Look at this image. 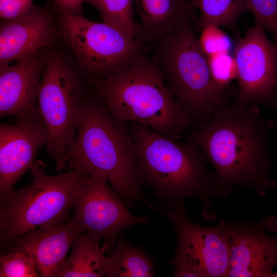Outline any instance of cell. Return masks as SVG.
I'll list each match as a JSON object with an SVG mask.
<instances>
[{"label":"cell","mask_w":277,"mask_h":277,"mask_svg":"<svg viewBox=\"0 0 277 277\" xmlns=\"http://www.w3.org/2000/svg\"><path fill=\"white\" fill-rule=\"evenodd\" d=\"M188 6L200 11L197 27L202 31L210 27L234 30L241 15L248 10L246 0H189Z\"/></svg>","instance_id":"cell-20"},{"label":"cell","mask_w":277,"mask_h":277,"mask_svg":"<svg viewBox=\"0 0 277 277\" xmlns=\"http://www.w3.org/2000/svg\"><path fill=\"white\" fill-rule=\"evenodd\" d=\"M134 0H85L97 8L103 23L121 31L127 36L136 38L138 26L133 17Z\"/></svg>","instance_id":"cell-21"},{"label":"cell","mask_w":277,"mask_h":277,"mask_svg":"<svg viewBox=\"0 0 277 277\" xmlns=\"http://www.w3.org/2000/svg\"><path fill=\"white\" fill-rule=\"evenodd\" d=\"M140 17L136 39L157 41L190 17L186 0H134Z\"/></svg>","instance_id":"cell-17"},{"label":"cell","mask_w":277,"mask_h":277,"mask_svg":"<svg viewBox=\"0 0 277 277\" xmlns=\"http://www.w3.org/2000/svg\"><path fill=\"white\" fill-rule=\"evenodd\" d=\"M83 101L72 70L58 57L47 60L37 103L48 130L47 151L58 171L69 169L68 153L80 123Z\"/></svg>","instance_id":"cell-7"},{"label":"cell","mask_w":277,"mask_h":277,"mask_svg":"<svg viewBox=\"0 0 277 277\" xmlns=\"http://www.w3.org/2000/svg\"><path fill=\"white\" fill-rule=\"evenodd\" d=\"M1 277H38L34 261L24 251L9 249L0 258Z\"/></svg>","instance_id":"cell-22"},{"label":"cell","mask_w":277,"mask_h":277,"mask_svg":"<svg viewBox=\"0 0 277 277\" xmlns=\"http://www.w3.org/2000/svg\"><path fill=\"white\" fill-rule=\"evenodd\" d=\"M189 18L156 41L154 60L168 89L181 104L190 123L198 126L207 121L219 107L229 104L231 95L230 91L223 89L215 82L209 56Z\"/></svg>","instance_id":"cell-5"},{"label":"cell","mask_w":277,"mask_h":277,"mask_svg":"<svg viewBox=\"0 0 277 277\" xmlns=\"http://www.w3.org/2000/svg\"><path fill=\"white\" fill-rule=\"evenodd\" d=\"M71 220L31 230L15 240L9 249L24 251L32 257L39 276L58 277L69 249L81 233Z\"/></svg>","instance_id":"cell-14"},{"label":"cell","mask_w":277,"mask_h":277,"mask_svg":"<svg viewBox=\"0 0 277 277\" xmlns=\"http://www.w3.org/2000/svg\"><path fill=\"white\" fill-rule=\"evenodd\" d=\"M255 24L268 31L277 44V0H246Z\"/></svg>","instance_id":"cell-23"},{"label":"cell","mask_w":277,"mask_h":277,"mask_svg":"<svg viewBox=\"0 0 277 277\" xmlns=\"http://www.w3.org/2000/svg\"><path fill=\"white\" fill-rule=\"evenodd\" d=\"M176 234L170 264L175 277H227L229 246L226 223L213 227L197 225L187 216L184 205L168 214Z\"/></svg>","instance_id":"cell-10"},{"label":"cell","mask_w":277,"mask_h":277,"mask_svg":"<svg viewBox=\"0 0 277 277\" xmlns=\"http://www.w3.org/2000/svg\"><path fill=\"white\" fill-rule=\"evenodd\" d=\"M45 167L41 161H35L30 169L31 182L1 199L0 236L5 247L10 248L31 230L71 218L69 211L84 173L72 170L51 175Z\"/></svg>","instance_id":"cell-6"},{"label":"cell","mask_w":277,"mask_h":277,"mask_svg":"<svg viewBox=\"0 0 277 277\" xmlns=\"http://www.w3.org/2000/svg\"><path fill=\"white\" fill-rule=\"evenodd\" d=\"M108 183L100 174L84 173L74 196L71 220L80 233L103 240L105 253L113 250L123 230L150 220L130 213Z\"/></svg>","instance_id":"cell-9"},{"label":"cell","mask_w":277,"mask_h":277,"mask_svg":"<svg viewBox=\"0 0 277 277\" xmlns=\"http://www.w3.org/2000/svg\"><path fill=\"white\" fill-rule=\"evenodd\" d=\"M274 218L257 223H226L229 246L228 277L273 276L277 264V236L266 229L276 225Z\"/></svg>","instance_id":"cell-13"},{"label":"cell","mask_w":277,"mask_h":277,"mask_svg":"<svg viewBox=\"0 0 277 277\" xmlns=\"http://www.w3.org/2000/svg\"><path fill=\"white\" fill-rule=\"evenodd\" d=\"M69 169L103 175L129 209L141 202L156 206L144 195L134 156V146L125 124L116 121L103 102L83 101L82 113L68 153Z\"/></svg>","instance_id":"cell-3"},{"label":"cell","mask_w":277,"mask_h":277,"mask_svg":"<svg viewBox=\"0 0 277 277\" xmlns=\"http://www.w3.org/2000/svg\"><path fill=\"white\" fill-rule=\"evenodd\" d=\"M39 10L33 0H0V15L4 21L20 19Z\"/></svg>","instance_id":"cell-25"},{"label":"cell","mask_w":277,"mask_h":277,"mask_svg":"<svg viewBox=\"0 0 277 277\" xmlns=\"http://www.w3.org/2000/svg\"><path fill=\"white\" fill-rule=\"evenodd\" d=\"M48 133L38 111L17 117L14 124L0 125V196L4 198L30 170Z\"/></svg>","instance_id":"cell-12"},{"label":"cell","mask_w":277,"mask_h":277,"mask_svg":"<svg viewBox=\"0 0 277 277\" xmlns=\"http://www.w3.org/2000/svg\"><path fill=\"white\" fill-rule=\"evenodd\" d=\"M154 264L141 248L131 245L123 236L117 240L106 256L104 276L108 277H152Z\"/></svg>","instance_id":"cell-19"},{"label":"cell","mask_w":277,"mask_h":277,"mask_svg":"<svg viewBox=\"0 0 277 277\" xmlns=\"http://www.w3.org/2000/svg\"><path fill=\"white\" fill-rule=\"evenodd\" d=\"M130 123L140 180L154 194L162 212L176 211L189 197L199 199L209 208L211 197L229 193L209 170L207 158L193 142L180 143L143 124Z\"/></svg>","instance_id":"cell-2"},{"label":"cell","mask_w":277,"mask_h":277,"mask_svg":"<svg viewBox=\"0 0 277 277\" xmlns=\"http://www.w3.org/2000/svg\"><path fill=\"white\" fill-rule=\"evenodd\" d=\"M58 277H102L104 276L106 256L100 241L86 232L79 233L72 245Z\"/></svg>","instance_id":"cell-18"},{"label":"cell","mask_w":277,"mask_h":277,"mask_svg":"<svg viewBox=\"0 0 277 277\" xmlns=\"http://www.w3.org/2000/svg\"><path fill=\"white\" fill-rule=\"evenodd\" d=\"M239 88L237 101L277 110V44L258 24L239 39L234 53Z\"/></svg>","instance_id":"cell-11"},{"label":"cell","mask_w":277,"mask_h":277,"mask_svg":"<svg viewBox=\"0 0 277 277\" xmlns=\"http://www.w3.org/2000/svg\"><path fill=\"white\" fill-rule=\"evenodd\" d=\"M209 61L215 82L223 89L230 91L229 83L236 77L234 59L225 52H220L209 57Z\"/></svg>","instance_id":"cell-24"},{"label":"cell","mask_w":277,"mask_h":277,"mask_svg":"<svg viewBox=\"0 0 277 277\" xmlns=\"http://www.w3.org/2000/svg\"><path fill=\"white\" fill-rule=\"evenodd\" d=\"M4 22L0 30V65L34 55L53 42L55 30L47 9H39L20 19Z\"/></svg>","instance_id":"cell-16"},{"label":"cell","mask_w":277,"mask_h":277,"mask_svg":"<svg viewBox=\"0 0 277 277\" xmlns=\"http://www.w3.org/2000/svg\"><path fill=\"white\" fill-rule=\"evenodd\" d=\"M60 22L64 39L93 80L124 67L142 52V43L105 23L62 11Z\"/></svg>","instance_id":"cell-8"},{"label":"cell","mask_w":277,"mask_h":277,"mask_svg":"<svg viewBox=\"0 0 277 277\" xmlns=\"http://www.w3.org/2000/svg\"><path fill=\"white\" fill-rule=\"evenodd\" d=\"M47 61L37 53L13 65H0V115L20 117L37 111L41 77Z\"/></svg>","instance_id":"cell-15"},{"label":"cell","mask_w":277,"mask_h":277,"mask_svg":"<svg viewBox=\"0 0 277 277\" xmlns=\"http://www.w3.org/2000/svg\"><path fill=\"white\" fill-rule=\"evenodd\" d=\"M247 2V1H246Z\"/></svg>","instance_id":"cell-28"},{"label":"cell","mask_w":277,"mask_h":277,"mask_svg":"<svg viewBox=\"0 0 277 277\" xmlns=\"http://www.w3.org/2000/svg\"><path fill=\"white\" fill-rule=\"evenodd\" d=\"M186 1H187V0H186Z\"/></svg>","instance_id":"cell-29"},{"label":"cell","mask_w":277,"mask_h":277,"mask_svg":"<svg viewBox=\"0 0 277 277\" xmlns=\"http://www.w3.org/2000/svg\"><path fill=\"white\" fill-rule=\"evenodd\" d=\"M93 81L102 102L118 122H139L177 140L190 125L154 58L142 52L124 67Z\"/></svg>","instance_id":"cell-4"},{"label":"cell","mask_w":277,"mask_h":277,"mask_svg":"<svg viewBox=\"0 0 277 277\" xmlns=\"http://www.w3.org/2000/svg\"><path fill=\"white\" fill-rule=\"evenodd\" d=\"M61 11L74 14H80L85 0H55Z\"/></svg>","instance_id":"cell-26"},{"label":"cell","mask_w":277,"mask_h":277,"mask_svg":"<svg viewBox=\"0 0 277 277\" xmlns=\"http://www.w3.org/2000/svg\"><path fill=\"white\" fill-rule=\"evenodd\" d=\"M272 121L262 116L254 103L236 101L221 106L189 135L215 170V176L229 193L232 186L255 189L264 195L275 184L271 179L269 153Z\"/></svg>","instance_id":"cell-1"},{"label":"cell","mask_w":277,"mask_h":277,"mask_svg":"<svg viewBox=\"0 0 277 277\" xmlns=\"http://www.w3.org/2000/svg\"><path fill=\"white\" fill-rule=\"evenodd\" d=\"M273 276H277V271L273 273Z\"/></svg>","instance_id":"cell-27"}]
</instances>
